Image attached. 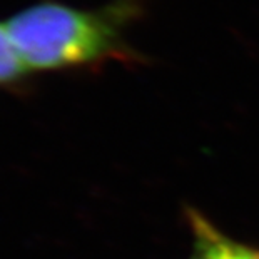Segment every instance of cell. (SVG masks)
<instances>
[{"label": "cell", "instance_id": "1", "mask_svg": "<svg viewBox=\"0 0 259 259\" xmlns=\"http://www.w3.org/2000/svg\"><path fill=\"white\" fill-rule=\"evenodd\" d=\"M147 0H111L97 9L44 0L5 20L15 51L30 70L89 69L106 62H141L127 42L129 27Z\"/></svg>", "mask_w": 259, "mask_h": 259}, {"label": "cell", "instance_id": "2", "mask_svg": "<svg viewBox=\"0 0 259 259\" xmlns=\"http://www.w3.org/2000/svg\"><path fill=\"white\" fill-rule=\"evenodd\" d=\"M187 221L194 234L196 249L212 259H259V249L229 239L194 209L187 211Z\"/></svg>", "mask_w": 259, "mask_h": 259}, {"label": "cell", "instance_id": "3", "mask_svg": "<svg viewBox=\"0 0 259 259\" xmlns=\"http://www.w3.org/2000/svg\"><path fill=\"white\" fill-rule=\"evenodd\" d=\"M29 74L30 70L15 51L5 22H0V87L20 85Z\"/></svg>", "mask_w": 259, "mask_h": 259}, {"label": "cell", "instance_id": "4", "mask_svg": "<svg viewBox=\"0 0 259 259\" xmlns=\"http://www.w3.org/2000/svg\"><path fill=\"white\" fill-rule=\"evenodd\" d=\"M194 259H212V257H211V256H207L206 252H202V251L197 249V251H196V257H194Z\"/></svg>", "mask_w": 259, "mask_h": 259}]
</instances>
